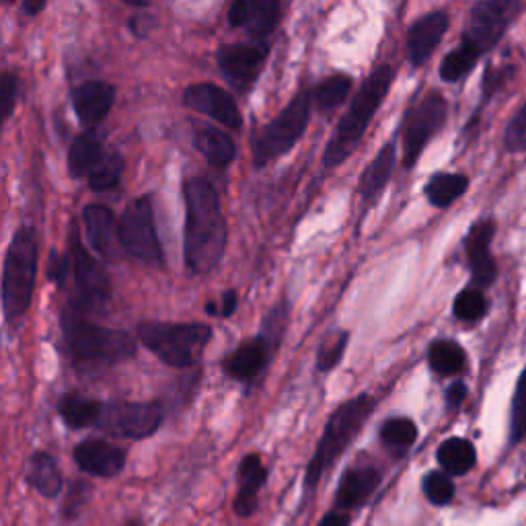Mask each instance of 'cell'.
Here are the masks:
<instances>
[{
    "label": "cell",
    "mask_w": 526,
    "mask_h": 526,
    "mask_svg": "<svg viewBox=\"0 0 526 526\" xmlns=\"http://www.w3.org/2000/svg\"><path fill=\"white\" fill-rule=\"evenodd\" d=\"M183 202L185 266L194 274H208L220 263L229 241L218 194L208 179L190 177L183 183Z\"/></svg>",
    "instance_id": "1"
},
{
    "label": "cell",
    "mask_w": 526,
    "mask_h": 526,
    "mask_svg": "<svg viewBox=\"0 0 526 526\" xmlns=\"http://www.w3.org/2000/svg\"><path fill=\"white\" fill-rule=\"evenodd\" d=\"M393 79L395 70L389 64H381L368 74V79L362 83L360 91L352 99L346 116L337 124L331 140L327 142L323 155L325 167H340L346 159H350L356 153V148L362 142L374 114L381 109L385 97L389 95Z\"/></svg>",
    "instance_id": "2"
},
{
    "label": "cell",
    "mask_w": 526,
    "mask_h": 526,
    "mask_svg": "<svg viewBox=\"0 0 526 526\" xmlns=\"http://www.w3.org/2000/svg\"><path fill=\"white\" fill-rule=\"evenodd\" d=\"M60 323L66 350L77 364L114 366L136 356V342L130 333L95 325L77 307H66Z\"/></svg>",
    "instance_id": "3"
},
{
    "label": "cell",
    "mask_w": 526,
    "mask_h": 526,
    "mask_svg": "<svg viewBox=\"0 0 526 526\" xmlns=\"http://www.w3.org/2000/svg\"><path fill=\"white\" fill-rule=\"evenodd\" d=\"M374 401L370 395H358L354 399H348L337 407L323 430V436L315 448V455L311 457L307 471H305V481H303V492L305 500L315 494L317 485L321 477L340 461V457L346 453L348 446L356 440V436L362 432L366 426L368 418L374 411Z\"/></svg>",
    "instance_id": "4"
},
{
    "label": "cell",
    "mask_w": 526,
    "mask_h": 526,
    "mask_svg": "<svg viewBox=\"0 0 526 526\" xmlns=\"http://www.w3.org/2000/svg\"><path fill=\"white\" fill-rule=\"evenodd\" d=\"M138 337L142 346L167 366L187 368L196 364L206 350L212 329L204 323L144 321L138 325Z\"/></svg>",
    "instance_id": "5"
},
{
    "label": "cell",
    "mask_w": 526,
    "mask_h": 526,
    "mask_svg": "<svg viewBox=\"0 0 526 526\" xmlns=\"http://www.w3.org/2000/svg\"><path fill=\"white\" fill-rule=\"evenodd\" d=\"M35 274L37 235L33 227H19L9 243L3 268V311L7 321H17L29 311Z\"/></svg>",
    "instance_id": "6"
},
{
    "label": "cell",
    "mask_w": 526,
    "mask_h": 526,
    "mask_svg": "<svg viewBox=\"0 0 526 526\" xmlns=\"http://www.w3.org/2000/svg\"><path fill=\"white\" fill-rule=\"evenodd\" d=\"M311 103V93L300 91L272 122L257 130L253 136L255 167H266L272 161L284 157L305 136L311 120Z\"/></svg>",
    "instance_id": "7"
},
{
    "label": "cell",
    "mask_w": 526,
    "mask_h": 526,
    "mask_svg": "<svg viewBox=\"0 0 526 526\" xmlns=\"http://www.w3.org/2000/svg\"><path fill=\"white\" fill-rule=\"evenodd\" d=\"M118 241L146 266H163V249L155 224L153 200L140 196L132 200L118 220Z\"/></svg>",
    "instance_id": "8"
},
{
    "label": "cell",
    "mask_w": 526,
    "mask_h": 526,
    "mask_svg": "<svg viewBox=\"0 0 526 526\" xmlns=\"http://www.w3.org/2000/svg\"><path fill=\"white\" fill-rule=\"evenodd\" d=\"M165 418L161 403L155 401H109L103 405L97 428L122 440H144L153 436Z\"/></svg>",
    "instance_id": "9"
},
{
    "label": "cell",
    "mask_w": 526,
    "mask_h": 526,
    "mask_svg": "<svg viewBox=\"0 0 526 526\" xmlns=\"http://www.w3.org/2000/svg\"><path fill=\"white\" fill-rule=\"evenodd\" d=\"M70 263H72V276L74 286H77L79 300L72 307H77L81 313L103 309V305L111 296L109 278L103 270L101 263L87 251V247L81 241L77 224L70 227Z\"/></svg>",
    "instance_id": "10"
},
{
    "label": "cell",
    "mask_w": 526,
    "mask_h": 526,
    "mask_svg": "<svg viewBox=\"0 0 526 526\" xmlns=\"http://www.w3.org/2000/svg\"><path fill=\"white\" fill-rule=\"evenodd\" d=\"M448 105L440 93H428L413 105L403 126V165L413 169L422 157L426 144L440 132L446 122Z\"/></svg>",
    "instance_id": "11"
},
{
    "label": "cell",
    "mask_w": 526,
    "mask_h": 526,
    "mask_svg": "<svg viewBox=\"0 0 526 526\" xmlns=\"http://www.w3.org/2000/svg\"><path fill=\"white\" fill-rule=\"evenodd\" d=\"M518 13L520 5L516 0H483V3H477L471 9L463 42L471 44L479 54L492 50Z\"/></svg>",
    "instance_id": "12"
},
{
    "label": "cell",
    "mask_w": 526,
    "mask_h": 526,
    "mask_svg": "<svg viewBox=\"0 0 526 526\" xmlns=\"http://www.w3.org/2000/svg\"><path fill=\"white\" fill-rule=\"evenodd\" d=\"M270 56L268 42H237L216 52V62L222 77L239 93H249Z\"/></svg>",
    "instance_id": "13"
},
{
    "label": "cell",
    "mask_w": 526,
    "mask_h": 526,
    "mask_svg": "<svg viewBox=\"0 0 526 526\" xmlns=\"http://www.w3.org/2000/svg\"><path fill=\"white\" fill-rule=\"evenodd\" d=\"M181 101L185 107H190L192 111H198V114L212 118L224 128L241 130L243 126V116H241V109L235 97L218 85H212V83L190 85L183 91Z\"/></svg>",
    "instance_id": "14"
},
{
    "label": "cell",
    "mask_w": 526,
    "mask_h": 526,
    "mask_svg": "<svg viewBox=\"0 0 526 526\" xmlns=\"http://www.w3.org/2000/svg\"><path fill=\"white\" fill-rule=\"evenodd\" d=\"M282 19L280 0H235L229 9V23L245 29L253 42H266Z\"/></svg>",
    "instance_id": "15"
},
{
    "label": "cell",
    "mask_w": 526,
    "mask_h": 526,
    "mask_svg": "<svg viewBox=\"0 0 526 526\" xmlns=\"http://www.w3.org/2000/svg\"><path fill=\"white\" fill-rule=\"evenodd\" d=\"M72 459L83 473L109 479L126 467V450L101 438H89L74 446Z\"/></svg>",
    "instance_id": "16"
},
{
    "label": "cell",
    "mask_w": 526,
    "mask_h": 526,
    "mask_svg": "<svg viewBox=\"0 0 526 526\" xmlns=\"http://www.w3.org/2000/svg\"><path fill=\"white\" fill-rule=\"evenodd\" d=\"M116 87L105 81H87L72 89V107L79 122L87 128L99 126L116 103Z\"/></svg>",
    "instance_id": "17"
},
{
    "label": "cell",
    "mask_w": 526,
    "mask_h": 526,
    "mask_svg": "<svg viewBox=\"0 0 526 526\" xmlns=\"http://www.w3.org/2000/svg\"><path fill=\"white\" fill-rule=\"evenodd\" d=\"M448 23L450 19L444 11H432L411 23L407 31V58L411 66L420 68L430 60V56L442 42Z\"/></svg>",
    "instance_id": "18"
},
{
    "label": "cell",
    "mask_w": 526,
    "mask_h": 526,
    "mask_svg": "<svg viewBox=\"0 0 526 526\" xmlns=\"http://www.w3.org/2000/svg\"><path fill=\"white\" fill-rule=\"evenodd\" d=\"M494 233H496V224L492 220H479L477 224H473V229L469 231V237L465 241L473 284L479 288L492 286L498 276L496 261L490 251Z\"/></svg>",
    "instance_id": "19"
},
{
    "label": "cell",
    "mask_w": 526,
    "mask_h": 526,
    "mask_svg": "<svg viewBox=\"0 0 526 526\" xmlns=\"http://www.w3.org/2000/svg\"><path fill=\"white\" fill-rule=\"evenodd\" d=\"M381 471L377 467H350L340 483H337L335 492V506L337 510H358L368 504V500L374 496L381 485Z\"/></svg>",
    "instance_id": "20"
},
{
    "label": "cell",
    "mask_w": 526,
    "mask_h": 526,
    "mask_svg": "<svg viewBox=\"0 0 526 526\" xmlns=\"http://www.w3.org/2000/svg\"><path fill=\"white\" fill-rule=\"evenodd\" d=\"M268 481V469L263 465L259 455H247L243 457L239 471H237V483L239 490L235 496V514L241 518H251L259 508V492Z\"/></svg>",
    "instance_id": "21"
},
{
    "label": "cell",
    "mask_w": 526,
    "mask_h": 526,
    "mask_svg": "<svg viewBox=\"0 0 526 526\" xmlns=\"http://www.w3.org/2000/svg\"><path fill=\"white\" fill-rule=\"evenodd\" d=\"M270 346L261 340V337H255V340H249L241 344L235 352H231L227 358L222 360V370L227 377L247 383L253 381L257 374L266 368L270 360Z\"/></svg>",
    "instance_id": "22"
},
{
    "label": "cell",
    "mask_w": 526,
    "mask_h": 526,
    "mask_svg": "<svg viewBox=\"0 0 526 526\" xmlns=\"http://www.w3.org/2000/svg\"><path fill=\"white\" fill-rule=\"evenodd\" d=\"M395 159H397L395 142H387L379 150V155L370 161V165L360 175L358 192H360L364 210L370 208L374 202L381 198V194L385 192V187L389 185L393 169H395Z\"/></svg>",
    "instance_id": "23"
},
{
    "label": "cell",
    "mask_w": 526,
    "mask_h": 526,
    "mask_svg": "<svg viewBox=\"0 0 526 526\" xmlns=\"http://www.w3.org/2000/svg\"><path fill=\"white\" fill-rule=\"evenodd\" d=\"M25 481L46 500H54L64 490V477L56 459L44 450H37L27 461Z\"/></svg>",
    "instance_id": "24"
},
{
    "label": "cell",
    "mask_w": 526,
    "mask_h": 526,
    "mask_svg": "<svg viewBox=\"0 0 526 526\" xmlns=\"http://www.w3.org/2000/svg\"><path fill=\"white\" fill-rule=\"evenodd\" d=\"M83 222L93 249L101 255H107L118 235V222L114 212L103 204H89L83 208Z\"/></svg>",
    "instance_id": "25"
},
{
    "label": "cell",
    "mask_w": 526,
    "mask_h": 526,
    "mask_svg": "<svg viewBox=\"0 0 526 526\" xmlns=\"http://www.w3.org/2000/svg\"><path fill=\"white\" fill-rule=\"evenodd\" d=\"M194 146L198 153L204 155V159L214 167H227L237 157V146L235 140L214 126H202L194 132Z\"/></svg>",
    "instance_id": "26"
},
{
    "label": "cell",
    "mask_w": 526,
    "mask_h": 526,
    "mask_svg": "<svg viewBox=\"0 0 526 526\" xmlns=\"http://www.w3.org/2000/svg\"><path fill=\"white\" fill-rule=\"evenodd\" d=\"M103 405L97 399L91 397H83L77 393H68L60 399L58 411H60V418L62 422L70 428V430H83V428H91L99 424L101 420V413H103Z\"/></svg>",
    "instance_id": "27"
},
{
    "label": "cell",
    "mask_w": 526,
    "mask_h": 526,
    "mask_svg": "<svg viewBox=\"0 0 526 526\" xmlns=\"http://www.w3.org/2000/svg\"><path fill=\"white\" fill-rule=\"evenodd\" d=\"M438 465L450 477L467 475L477 463V450L465 438H448L438 446Z\"/></svg>",
    "instance_id": "28"
},
{
    "label": "cell",
    "mask_w": 526,
    "mask_h": 526,
    "mask_svg": "<svg viewBox=\"0 0 526 526\" xmlns=\"http://www.w3.org/2000/svg\"><path fill=\"white\" fill-rule=\"evenodd\" d=\"M103 155H105L103 142L93 130L77 136L68 148V173L72 177L89 175Z\"/></svg>",
    "instance_id": "29"
},
{
    "label": "cell",
    "mask_w": 526,
    "mask_h": 526,
    "mask_svg": "<svg viewBox=\"0 0 526 526\" xmlns=\"http://www.w3.org/2000/svg\"><path fill=\"white\" fill-rule=\"evenodd\" d=\"M430 368L440 374V377H457L465 370L467 354L453 340H438L428 350Z\"/></svg>",
    "instance_id": "30"
},
{
    "label": "cell",
    "mask_w": 526,
    "mask_h": 526,
    "mask_svg": "<svg viewBox=\"0 0 526 526\" xmlns=\"http://www.w3.org/2000/svg\"><path fill=\"white\" fill-rule=\"evenodd\" d=\"M469 187V179L459 173H438L426 185V198L436 208H448L457 202Z\"/></svg>",
    "instance_id": "31"
},
{
    "label": "cell",
    "mask_w": 526,
    "mask_h": 526,
    "mask_svg": "<svg viewBox=\"0 0 526 526\" xmlns=\"http://www.w3.org/2000/svg\"><path fill=\"white\" fill-rule=\"evenodd\" d=\"M352 89V79L346 74H331V77L323 79L313 91H311V101L317 107L319 114H331L344 101L348 99Z\"/></svg>",
    "instance_id": "32"
},
{
    "label": "cell",
    "mask_w": 526,
    "mask_h": 526,
    "mask_svg": "<svg viewBox=\"0 0 526 526\" xmlns=\"http://www.w3.org/2000/svg\"><path fill=\"white\" fill-rule=\"evenodd\" d=\"M124 173V159L118 150H105L101 161L91 169L89 187L93 192H111L120 185Z\"/></svg>",
    "instance_id": "33"
},
{
    "label": "cell",
    "mask_w": 526,
    "mask_h": 526,
    "mask_svg": "<svg viewBox=\"0 0 526 526\" xmlns=\"http://www.w3.org/2000/svg\"><path fill=\"white\" fill-rule=\"evenodd\" d=\"M381 440L393 455L401 457L418 440V426L409 418H389L381 426Z\"/></svg>",
    "instance_id": "34"
},
{
    "label": "cell",
    "mask_w": 526,
    "mask_h": 526,
    "mask_svg": "<svg viewBox=\"0 0 526 526\" xmlns=\"http://www.w3.org/2000/svg\"><path fill=\"white\" fill-rule=\"evenodd\" d=\"M479 52L467 44V42H461V46L457 50H453L450 54L444 56L442 64H440V77L442 81L446 83H457L461 81L463 77H467V74L473 70L475 62L479 60Z\"/></svg>",
    "instance_id": "35"
},
{
    "label": "cell",
    "mask_w": 526,
    "mask_h": 526,
    "mask_svg": "<svg viewBox=\"0 0 526 526\" xmlns=\"http://www.w3.org/2000/svg\"><path fill=\"white\" fill-rule=\"evenodd\" d=\"M348 340H350V333L344 329L325 337L323 344L317 350V370L319 372H329L342 362L346 348H348Z\"/></svg>",
    "instance_id": "36"
},
{
    "label": "cell",
    "mask_w": 526,
    "mask_h": 526,
    "mask_svg": "<svg viewBox=\"0 0 526 526\" xmlns=\"http://www.w3.org/2000/svg\"><path fill=\"white\" fill-rule=\"evenodd\" d=\"M422 487H424V496L434 506H448L455 500V494H457V487L453 479H450V475H446L444 471H430L424 477Z\"/></svg>",
    "instance_id": "37"
},
{
    "label": "cell",
    "mask_w": 526,
    "mask_h": 526,
    "mask_svg": "<svg viewBox=\"0 0 526 526\" xmlns=\"http://www.w3.org/2000/svg\"><path fill=\"white\" fill-rule=\"evenodd\" d=\"M526 438V368L520 374L510 413V444H518Z\"/></svg>",
    "instance_id": "38"
},
{
    "label": "cell",
    "mask_w": 526,
    "mask_h": 526,
    "mask_svg": "<svg viewBox=\"0 0 526 526\" xmlns=\"http://www.w3.org/2000/svg\"><path fill=\"white\" fill-rule=\"evenodd\" d=\"M288 313H290V307H288V303H284L282 300V303H278L261 323V335L259 337L270 346L272 352L282 342L286 325H288Z\"/></svg>",
    "instance_id": "39"
},
{
    "label": "cell",
    "mask_w": 526,
    "mask_h": 526,
    "mask_svg": "<svg viewBox=\"0 0 526 526\" xmlns=\"http://www.w3.org/2000/svg\"><path fill=\"white\" fill-rule=\"evenodd\" d=\"M453 311H455V317L461 319V321H467V323L479 321V319L485 315V311H487V300H485V296H483L479 290H475V288L463 290V292L455 298Z\"/></svg>",
    "instance_id": "40"
},
{
    "label": "cell",
    "mask_w": 526,
    "mask_h": 526,
    "mask_svg": "<svg viewBox=\"0 0 526 526\" xmlns=\"http://www.w3.org/2000/svg\"><path fill=\"white\" fill-rule=\"evenodd\" d=\"M91 483L87 481H74L70 487H68V492H66V502L62 506V516L64 520H74L77 518L83 508L87 506V502L91 500Z\"/></svg>",
    "instance_id": "41"
},
{
    "label": "cell",
    "mask_w": 526,
    "mask_h": 526,
    "mask_svg": "<svg viewBox=\"0 0 526 526\" xmlns=\"http://www.w3.org/2000/svg\"><path fill=\"white\" fill-rule=\"evenodd\" d=\"M504 144L510 153H522V150H526V103L512 116L506 128Z\"/></svg>",
    "instance_id": "42"
},
{
    "label": "cell",
    "mask_w": 526,
    "mask_h": 526,
    "mask_svg": "<svg viewBox=\"0 0 526 526\" xmlns=\"http://www.w3.org/2000/svg\"><path fill=\"white\" fill-rule=\"evenodd\" d=\"M17 93H19V81L13 72L0 74V118L7 122L17 105Z\"/></svg>",
    "instance_id": "43"
},
{
    "label": "cell",
    "mask_w": 526,
    "mask_h": 526,
    "mask_svg": "<svg viewBox=\"0 0 526 526\" xmlns=\"http://www.w3.org/2000/svg\"><path fill=\"white\" fill-rule=\"evenodd\" d=\"M68 270H72V263H70V255H62L58 251H52L50 255V266H48V278L56 284L62 286L66 282Z\"/></svg>",
    "instance_id": "44"
},
{
    "label": "cell",
    "mask_w": 526,
    "mask_h": 526,
    "mask_svg": "<svg viewBox=\"0 0 526 526\" xmlns=\"http://www.w3.org/2000/svg\"><path fill=\"white\" fill-rule=\"evenodd\" d=\"M239 307V296L235 290H229L224 292L222 298H220V305L218 303H210L206 305V313L208 315H214V317H231Z\"/></svg>",
    "instance_id": "45"
},
{
    "label": "cell",
    "mask_w": 526,
    "mask_h": 526,
    "mask_svg": "<svg viewBox=\"0 0 526 526\" xmlns=\"http://www.w3.org/2000/svg\"><path fill=\"white\" fill-rule=\"evenodd\" d=\"M465 397H467L465 383H453V385H450L448 391H446V405H448V409H457L465 401Z\"/></svg>",
    "instance_id": "46"
},
{
    "label": "cell",
    "mask_w": 526,
    "mask_h": 526,
    "mask_svg": "<svg viewBox=\"0 0 526 526\" xmlns=\"http://www.w3.org/2000/svg\"><path fill=\"white\" fill-rule=\"evenodd\" d=\"M352 524V516L350 512H344V510H333V512H327L319 526H350Z\"/></svg>",
    "instance_id": "47"
},
{
    "label": "cell",
    "mask_w": 526,
    "mask_h": 526,
    "mask_svg": "<svg viewBox=\"0 0 526 526\" xmlns=\"http://www.w3.org/2000/svg\"><path fill=\"white\" fill-rule=\"evenodd\" d=\"M46 0H25V3L21 5L23 13H27L29 17H35L37 13H42L46 9Z\"/></svg>",
    "instance_id": "48"
},
{
    "label": "cell",
    "mask_w": 526,
    "mask_h": 526,
    "mask_svg": "<svg viewBox=\"0 0 526 526\" xmlns=\"http://www.w3.org/2000/svg\"><path fill=\"white\" fill-rule=\"evenodd\" d=\"M130 27H132V31H134L138 37H144V35H148V31H150V27H148V19H146L144 15H136V17H132Z\"/></svg>",
    "instance_id": "49"
},
{
    "label": "cell",
    "mask_w": 526,
    "mask_h": 526,
    "mask_svg": "<svg viewBox=\"0 0 526 526\" xmlns=\"http://www.w3.org/2000/svg\"><path fill=\"white\" fill-rule=\"evenodd\" d=\"M118 526H146L142 520H138V518H128V520H124L122 524H118Z\"/></svg>",
    "instance_id": "50"
},
{
    "label": "cell",
    "mask_w": 526,
    "mask_h": 526,
    "mask_svg": "<svg viewBox=\"0 0 526 526\" xmlns=\"http://www.w3.org/2000/svg\"><path fill=\"white\" fill-rule=\"evenodd\" d=\"M126 5L134 7V9H146L148 3H142V0H126Z\"/></svg>",
    "instance_id": "51"
}]
</instances>
